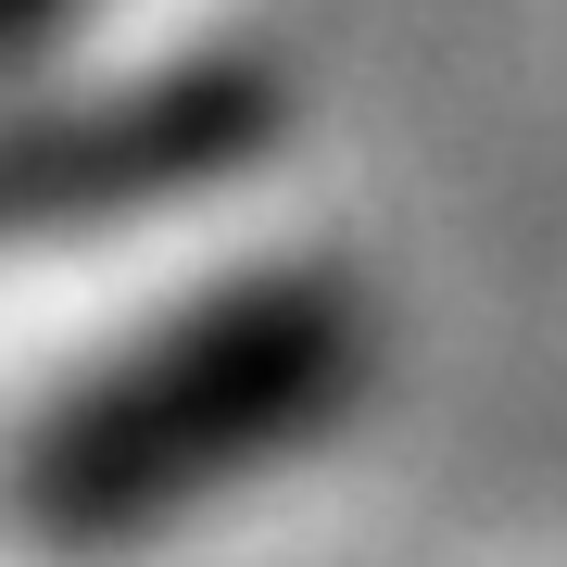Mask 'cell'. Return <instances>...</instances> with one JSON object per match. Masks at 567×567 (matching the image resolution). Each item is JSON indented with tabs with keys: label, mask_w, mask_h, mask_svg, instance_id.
Instances as JSON below:
<instances>
[{
	"label": "cell",
	"mask_w": 567,
	"mask_h": 567,
	"mask_svg": "<svg viewBox=\"0 0 567 567\" xmlns=\"http://www.w3.org/2000/svg\"><path fill=\"white\" fill-rule=\"evenodd\" d=\"M353 365H365V328L328 278L240 290L203 328L152 341L126 379H102L51 429L39 466H25V517L51 543H126V529L177 517L189 492H215L240 466H265L278 442L328 429Z\"/></svg>",
	"instance_id": "cell-1"
},
{
	"label": "cell",
	"mask_w": 567,
	"mask_h": 567,
	"mask_svg": "<svg viewBox=\"0 0 567 567\" xmlns=\"http://www.w3.org/2000/svg\"><path fill=\"white\" fill-rule=\"evenodd\" d=\"M240 140V89H140L89 126H13L0 140V227L25 215H114L126 189H164L177 164Z\"/></svg>",
	"instance_id": "cell-2"
},
{
	"label": "cell",
	"mask_w": 567,
	"mask_h": 567,
	"mask_svg": "<svg viewBox=\"0 0 567 567\" xmlns=\"http://www.w3.org/2000/svg\"><path fill=\"white\" fill-rule=\"evenodd\" d=\"M39 25H63V0H0V51H25Z\"/></svg>",
	"instance_id": "cell-3"
}]
</instances>
